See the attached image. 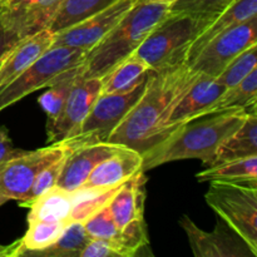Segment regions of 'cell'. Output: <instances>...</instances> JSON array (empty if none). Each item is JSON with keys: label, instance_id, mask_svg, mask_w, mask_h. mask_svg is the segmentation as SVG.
Listing matches in <instances>:
<instances>
[{"label": "cell", "instance_id": "cell-24", "mask_svg": "<svg viewBox=\"0 0 257 257\" xmlns=\"http://www.w3.org/2000/svg\"><path fill=\"white\" fill-rule=\"evenodd\" d=\"M257 68L240 83L226 88L221 97L213 103L208 114L231 109L256 110Z\"/></svg>", "mask_w": 257, "mask_h": 257}, {"label": "cell", "instance_id": "cell-17", "mask_svg": "<svg viewBox=\"0 0 257 257\" xmlns=\"http://www.w3.org/2000/svg\"><path fill=\"white\" fill-rule=\"evenodd\" d=\"M53 37L54 34L49 29L35 33L19 40L0 58V92L12 84L35 59L52 47Z\"/></svg>", "mask_w": 257, "mask_h": 257}, {"label": "cell", "instance_id": "cell-33", "mask_svg": "<svg viewBox=\"0 0 257 257\" xmlns=\"http://www.w3.org/2000/svg\"><path fill=\"white\" fill-rule=\"evenodd\" d=\"M69 153L58 158V160L54 161L52 165L43 168V170L38 173L34 182H33L32 187H30V191L28 192L27 197H25V200L23 201V202H20V206H22V207H29L30 203H32L35 198L39 197L42 193L47 192L48 190H50V188L54 187V186L57 185L58 178H59L60 172H62L63 165H64L65 160H67Z\"/></svg>", "mask_w": 257, "mask_h": 257}, {"label": "cell", "instance_id": "cell-35", "mask_svg": "<svg viewBox=\"0 0 257 257\" xmlns=\"http://www.w3.org/2000/svg\"><path fill=\"white\" fill-rule=\"evenodd\" d=\"M22 150L15 148L9 137V131L5 127H0V163L8 158L18 155Z\"/></svg>", "mask_w": 257, "mask_h": 257}, {"label": "cell", "instance_id": "cell-32", "mask_svg": "<svg viewBox=\"0 0 257 257\" xmlns=\"http://www.w3.org/2000/svg\"><path fill=\"white\" fill-rule=\"evenodd\" d=\"M257 44L251 45L243 50L235 59L231 60L225 69L215 78L220 84L230 88L240 83L243 78L247 77L253 69L257 68Z\"/></svg>", "mask_w": 257, "mask_h": 257}, {"label": "cell", "instance_id": "cell-34", "mask_svg": "<svg viewBox=\"0 0 257 257\" xmlns=\"http://www.w3.org/2000/svg\"><path fill=\"white\" fill-rule=\"evenodd\" d=\"M79 257H122L117 248L108 241L90 238L89 242L80 251Z\"/></svg>", "mask_w": 257, "mask_h": 257}, {"label": "cell", "instance_id": "cell-5", "mask_svg": "<svg viewBox=\"0 0 257 257\" xmlns=\"http://www.w3.org/2000/svg\"><path fill=\"white\" fill-rule=\"evenodd\" d=\"M257 186L211 181L205 195L207 205L230 226L257 256Z\"/></svg>", "mask_w": 257, "mask_h": 257}, {"label": "cell", "instance_id": "cell-10", "mask_svg": "<svg viewBox=\"0 0 257 257\" xmlns=\"http://www.w3.org/2000/svg\"><path fill=\"white\" fill-rule=\"evenodd\" d=\"M100 94V78H80L70 90L59 114L47 122L49 143L62 142L79 135L80 127Z\"/></svg>", "mask_w": 257, "mask_h": 257}, {"label": "cell", "instance_id": "cell-19", "mask_svg": "<svg viewBox=\"0 0 257 257\" xmlns=\"http://www.w3.org/2000/svg\"><path fill=\"white\" fill-rule=\"evenodd\" d=\"M257 15V0H235L222 14L216 18L191 44L188 49L186 63L187 65L196 58V55L201 52L203 47L217 37L218 34L223 33L225 30L230 29L233 25H237L240 23L246 22L251 18Z\"/></svg>", "mask_w": 257, "mask_h": 257}, {"label": "cell", "instance_id": "cell-22", "mask_svg": "<svg viewBox=\"0 0 257 257\" xmlns=\"http://www.w3.org/2000/svg\"><path fill=\"white\" fill-rule=\"evenodd\" d=\"M257 156V113L251 110L242 124L236 130L216 152L211 166L238 158ZM210 166V167H211Z\"/></svg>", "mask_w": 257, "mask_h": 257}, {"label": "cell", "instance_id": "cell-18", "mask_svg": "<svg viewBox=\"0 0 257 257\" xmlns=\"http://www.w3.org/2000/svg\"><path fill=\"white\" fill-rule=\"evenodd\" d=\"M145 171H138L125 181L108 203L110 216L118 228H123L135 221L143 220L146 201Z\"/></svg>", "mask_w": 257, "mask_h": 257}, {"label": "cell", "instance_id": "cell-37", "mask_svg": "<svg viewBox=\"0 0 257 257\" xmlns=\"http://www.w3.org/2000/svg\"><path fill=\"white\" fill-rule=\"evenodd\" d=\"M18 240L9 245H2L0 243V257H15L18 250Z\"/></svg>", "mask_w": 257, "mask_h": 257}, {"label": "cell", "instance_id": "cell-13", "mask_svg": "<svg viewBox=\"0 0 257 257\" xmlns=\"http://www.w3.org/2000/svg\"><path fill=\"white\" fill-rule=\"evenodd\" d=\"M63 0H0V20L20 39L49 29Z\"/></svg>", "mask_w": 257, "mask_h": 257}, {"label": "cell", "instance_id": "cell-16", "mask_svg": "<svg viewBox=\"0 0 257 257\" xmlns=\"http://www.w3.org/2000/svg\"><path fill=\"white\" fill-rule=\"evenodd\" d=\"M225 90V85L220 84L215 78L198 73V77L172 110L168 125L175 130L182 123L208 114L213 103Z\"/></svg>", "mask_w": 257, "mask_h": 257}, {"label": "cell", "instance_id": "cell-7", "mask_svg": "<svg viewBox=\"0 0 257 257\" xmlns=\"http://www.w3.org/2000/svg\"><path fill=\"white\" fill-rule=\"evenodd\" d=\"M87 52L67 47H50L12 84L0 92V112L38 89L48 87L65 70L82 64Z\"/></svg>", "mask_w": 257, "mask_h": 257}, {"label": "cell", "instance_id": "cell-30", "mask_svg": "<svg viewBox=\"0 0 257 257\" xmlns=\"http://www.w3.org/2000/svg\"><path fill=\"white\" fill-rule=\"evenodd\" d=\"M83 225L90 237L108 241L117 248L120 256L127 257L122 247V230L118 228L113 221L108 205L87 218Z\"/></svg>", "mask_w": 257, "mask_h": 257}, {"label": "cell", "instance_id": "cell-36", "mask_svg": "<svg viewBox=\"0 0 257 257\" xmlns=\"http://www.w3.org/2000/svg\"><path fill=\"white\" fill-rule=\"evenodd\" d=\"M19 40L22 39H20L15 33H13L12 30L5 28L4 24L2 23V20H0V58H2L8 50L12 49Z\"/></svg>", "mask_w": 257, "mask_h": 257}, {"label": "cell", "instance_id": "cell-26", "mask_svg": "<svg viewBox=\"0 0 257 257\" xmlns=\"http://www.w3.org/2000/svg\"><path fill=\"white\" fill-rule=\"evenodd\" d=\"M83 222H70L59 238L48 247L33 251L24 257H79L80 251L90 241Z\"/></svg>", "mask_w": 257, "mask_h": 257}, {"label": "cell", "instance_id": "cell-11", "mask_svg": "<svg viewBox=\"0 0 257 257\" xmlns=\"http://www.w3.org/2000/svg\"><path fill=\"white\" fill-rule=\"evenodd\" d=\"M135 3L136 0H117L82 22L54 33L52 47L74 48L88 52L124 17Z\"/></svg>", "mask_w": 257, "mask_h": 257}, {"label": "cell", "instance_id": "cell-14", "mask_svg": "<svg viewBox=\"0 0 257 257\" xmlns=\"http://www.w3.org/2000/svg\"><path fill=\"white\" fill-rule=\"evenodd\" d=\"M122 147V145L108 142L79 146L68 155L57 186L69 192H75L82 187L98 163L114 155Z\"/></svg>", "mask_w": 257, "mask_h": 257}, {"label": "cell", "instance_id": "cell-27", "mask_svg": "<svg viewBox=\"0 0 257 257\" xmlns=\"http://www.w3.org/2000/svg\"><path fill=\"white\" fill-rule=\"evenodd\" d=\"M117 0H63L49 30L54 33L69 28L85 18L100 12Z\"/></svg>", "mask_w": 257, "mask_h": 257}, {"label": "cell", "instance_id": "cell-3", "mask_svg": "<svg viewBox=\"0 0 257 257\" xmlns=\"http://www.w3.org/2000/svg\"><path fill=\"white\" fill-rule=\"evenodd\" d=\"M170 5L157 0H136L124 17L88 50L82 78H102L118 62L130 57L168 14Z\"/></svg>", "mask_w": 257, "mask_h": 257}, {"label": "cell", "instance_id": "cell-29", "mask_svg": "<svg viewBox=\"0 0 257 257\" xmlns=\"http://www.w3.org/2000/svg\"><path fill=\"white\" fill-rule=\"evenodd\" d=\"M120 187V186H119ZM119 187L110 190H78L73 192V210L70 222H84L100 208L105 207Z\"/></svg>", "mask_w": 257, "mask_h": 257}, {"label": "cell", "instance_id": "cell-1", "mask_svg": "<svg viewBox=\"0 0 257 257\" xmlns=\"http://www.w3.org/2000/svg\"><path fill=\"white\" fill-rule=\"evenodd\" d=\"M198 73L192 72L187 63L167 69L151 70L140 99L123 117L108 138V143L122 145L142 155L167 137L172 110L187 92Z\"/></svg>", "mask_w": 257, "mask_h": 257}, {"label": "cell", "instance_id": "cell-31", "mask_svg": "<svg viewBox=\"0 0 257 257\" xmlns=\"http://www.w3.org/2000/svg\"><path fill=\"white\" fill-rule=\"evenodd\" d=\"M235 0H176L168 8V13L190 15L212 23Z\"/></svg>", "mask_w": 257, "mask_h": 257}, {"label": "cell", "instance_id": "cell-20", "mask_svg": "<svg viewBox=\"0 0 257 257\" xmlns=\"http://www.w3.org/2000/svg\"><path fill=\"white\" fill-rule=\"evenodd\" d=\"M151 68L133 53L100 78V93H127L147 80Z\"/></svg>", "mask_w": 257, "mask_h": 257}, {"label": "cell", "instance_id": "cell-25", "mask_svg": "<svg viewBox=\"0 0 257 257\" xmlns=\"http://www.w3.org/2000/svg\"><path fill=\"white\" fill-rule=\"evenodd\" d=\"M83 75V63L65 70L58 75L48 87L49 89L43 93L38 99L42 109L48 115V120H53L62 110L70 90Z\"/></svg>", "mask_w": 257, "mask_h": 257}, {"label": "cell", "instance_id": "cell-4", "mask_svg": "<svg viewBox=\"0 0 257 257\" xmlns=\"http://www.w3.org/2000/svg\"><path fill=\"white\" fill-rule=\"evenodd\" d=\"M210 24L205 19L168 13L167 17L153 28L135 54L153 72L186 63L191 44Z\"/></svg>", "mask_w": 257, "mask_h": 257}, {"label": "cell", "instance_id": "cell-21", "mask_svg": "<svg viewBox=\"0 0 257 257\" xmlns=\"http://www.w3.org/2000/svg\"><path fill=\"white\" fill-rule=\"evenodd\" d=\"M73 200H74L73 192L63 190L55 185L30 203L28 222L47 221V222L70 223Z\"/></svg>", "mask_w": 257, "mask_h": 257}, {"label": "cell", "instance_id": "cell-6", "mask_svg": "<svg viewBox=\"0 0 257 257\" xmlns=\"http://www.w3.org/2000/svg\"><path fill=\"white\" fill-rule=\"evenodd\" d=\"M79 146L70 138L35 151L22 150L0 163V206L9 201L23 202L38 173Z\"/></svg>", "mask_w": 257, "mask_h": 257}, {"label": "cell", "instance_id": "cell-15", "mask_svg": "<svg viewBox=\"0 0 257 257\" xmlns=\"http://www.w3.org/2000/svg\"><path fill=\"white\" fill-rule=\"evenodd\" d=\"M143 158L137 151L123 146L118 152L98 163L79 190H110L119 187L142 170Z\"/></svg>", "mask_w": 257, "mask_h": 257}, {"label": "cell", "instance_id": "cell-9", "mask_svg": "<svg viewBox=\"0 0 257 257\" xmlns=\"http://www.w3.org/2000/svg\"><path fill=\"white\" fill-rule=\"evenodd\" d=\"M146 82L127 93H100L85 117L75 140L79 145L107 142L145 90Z\"/></svg>", "mask_w": 257, "mask_h": 257}, {"label": "cell", "instance_id": "cell-8", "mask_svg": "<svg viewBox=\"0 0 257 257\" xmlns=\"http://www.w3.org/2000/svg\"><path fill=\"white\" fill-rule=\"evenodd\" d=\"M257 44V15L211 39L188 64L195 73L216 78L240 53Z\"/></svg>", "mask_w": 257, "mask_h": 257}, {"label": "cell", "instance_id": "cell-2", "mask_svg": "<svg viewBox=\"0 0 257 257\" xmlns=\"http://www.w3.org/2000/svg\"><path fill=\"white\" fill-rule=\"evenodd\" d=\"M251 110L231 109L206 114L177 125L167 137L142 153V170L182 160H201L210 167L220 146L238 130Z\"/></svg>", "mask_w": 257, "mask_h": 257}, {"label": "cell", "instance_id": "cell-23", "mask_svg": "<svg viewBox=\"0 0 257 257\" xmlns=\"http://www.w3.org/2000/svg\"><path fill=\"white\" fill-rule=\"evenodd\" d=\"M198 182L223 181V182L252 183L257 180V156L238 160L226 161L218 165L206 167L196 175Z\"/></svg>", "mask_w": 257, "mask_h": 257}, {"label": "cell", "instance_id": "cell-12", "mask_svg": "<svg viewBox=\"0 0 257 257\" xmlns=\"http://www.w3.org/2000/svg\"><path fill=\"white\" fill-rule=\"evenodd\" d=\"M180 225L196 257H256L247 243L222 220L210 232L197 227L187 215L182 216Z\"/></svg>", "mask_w": 257, "mask_h": 257}, {"label": "cell", "instance_id": "cell-28", "mask_svg": "<svg viewBox=\"0 0 257 257\" xmlns=\"http://www.w3.org/2000/svg\"><path fill=\"white\" fill-rule=\"evenodd\" d=\"M27 232L18 240V250L15 257H24L33 251H39L54 243L62 236L69 223L47 222V221H32Z\"/></svg>", "mask_w": 257, "mask_h": 257}, {"label": "cell", "instance_id": "cell-38", "mask_svg": "<svg viewBox=\"0 0 257 257\" xmlns=\"http://www.w3.org/2000/svg\"><path fill=\"white\" fill-rule=\"evenodd\" d=\"M157 2L165 3V4H168V5H171V4H172V3H175L176 0H157Z\"/></svg>", "mask_w": 257, "mask_h": 257}]
</instances>
